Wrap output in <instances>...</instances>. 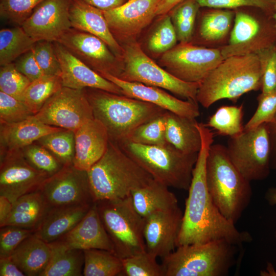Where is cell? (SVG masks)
Masks as SVG:
<instances>
[{
	"label": "cell",
	"mask_w": 276,
	"mask_h": 276,
	"mask_svg": "<svg viewBox=\"0 0 276 276\" xmlns=\"http://www.w3.org/2000/svg\"><path fill=\"white\" fill-rule=\"evenodd\" d=\"M197 127L201 135V147L193 170L176 247L218 240L241 246L251 242L252 236L248 232L238 230L235 224L221 213L212 200L206 186V165L214 142V133L203 123H200Z\"/></svg>",
	"instance_id": "obj_1"
},
{
	"label": "cell",
	"mask_w": 276,
	"mask_h": 276,
	"mask_svg": "<svg viewBox=\"0 0 276 276\" xmlns=\"http://www.w3.org/2000/svg\"><path fill=\"white\" fill-rule=\"evenodd\" d=\"M262 70L257 54L225 58L200 83L196 100L208 108L224 99L236 103L243 95L261 89Z\"/></svg>",
	"instance_id": "obj_2"
},
{
	"label": "cell",
	"mask_w": 276,
	"mask_h": 276,
	"mask_svg": "<svg viewBox=\"0 0 276 276\" xmlns=\"http://www.w3.org/2000/svg\"><path fill=\"white\" fill-rule=\"evenodd\" d=\"M87 172L94 202L125 198L153 179L110 141L103 155Z\"/></svg>",
	"instance_id": "obj_3"
},
{
	"label": "cell",
	"mask_w": 276,
	"mask_h": 276,
	"mask_svg": "<svg viewBox=\"0 0 276 276\" xmlns=\"http://www.w3.org/2000/svg\"><path fill=\"white\" fill-rule=\"evenodd\" d=\"M206 186L221 213L236 224L249 205L252 195L250 181L231 160L223 145L212 144L206 165Z\"/></svg>",
	"instance_id": "obj_4"
},
{
	"label": "cell",
	"mask_w": 276,
	"mask_h": 276,
	"mask_svg": "<svg viewBox=\"0 0 276 276\" xmlns=\"http://www.w3.org/2000/svg\"><path fill=\"white\" fill-rule=\"evenodd\" d=\"M94 117L106 127L109 141H124L140 125L167 111L149 102L95 88H84Z\"/></svg>",
	"instance_id": "obj_5"
},
{
	"label": "cell",
	"mask_w": 276,
	"mask_h": 276,
	"mask_svg": "<svg viewBox=\"0 0 276 276\" xmlns=\"http://www.w3.org/2000/svg\"><path fill=\"white\" fill-rule=\"evenodd\" d=\"M239 247L225 240L177 246L162 259L164 276H226Z\"/></svg>",
	"instance_id": "obj_6"
},
{
	"label": "cell",
	"mask_w": 276,
	"mask_h": 276,
	"mask_svg": "<svg viewBox=\"0 0 276 276\" xmlns=\"http://www.w3.org/2000/svg\"><path fill=\"white\" fill-rule=\"evenodd\" d=\"M118 145L154 179L168 187L188 190L198 153H185L168 143L146 145L124 141Z\"/></svg>",
	"instance_id": "obj_7"
},
{
	"label": "cell",
	"mask_w": 276,
	"mask_h": 276,
	"mask_svg": "<svg viewBox=\"0 0 276 276\" xmlns=\"http://www.w3.org/2000/svg\"><path fill=\"white\" fill-rule=\"evenodd\" d=\"M96 203L115 255L124 259L146 251L144 218L135 210L131 195Z\"/></svg>",
	"instance_id": "obj_8"
},
{
	"label": "cell",
	"mask_w": 276,
	"mask_h": 276,
	"mask_svg": "<svg viewBox=\"0 0 276 276\" xmlns=\"http://www.w3.org/2000/svg\"><path fill=\"white\" fill-rule=\"evenodd\" d=\"M235 18L228 43L219 48L224 58L256 54L276 42L273 14L262 9L244 7L234 9Z\"/></svg>",
	"instance_id": "obj_9"
},
{
	"label": "cell",
	"mask_w": 276,
	"mask_h": 276,
	"mask_svg": "<svg viewBox=\"0 0 276 276\" xmlns=\"http://www.w3.org/2000/svg\"><path fill=\"white\" fill-rule=\"evenodd\" d=\"M122 47L124 68L119 78L157 87L186 100L197 101L199 83L185 82L167 72L143 51L137 41Z\"/></svg>",
	"instance_id": "obj_10"
},
{
	"label": "cell",
	"mask_w": 276,
	"mask_h": 276,
	"mask_svg": "<svg viewBox=\"0 0 276 276\" xmlns=\"http://www.w3.org/2000/svg\"><path fill=\"white\" fill-rule=\"evenodd\" d=\"M228 155L241 174L249 181L265 179L270 172V145L266 123L229 137Z\"/></svg>",
	"instance_id": "obj_11"
},
{
	"label": "cell",
	"mask_w": 276,
	"mask_h": 276,
	"mask_svg": "<svg viewBox=\"0 0 276 276\" xmlns=\"http://www.w3.org/2000/svg\"><path fill=\"white\" fill-rule=\"evenodd\" d=\"M224 59L219 48L179 42L160 56L157 63L182 81L200 83Z\"/></svg>",
	"instance_id": "obj_12"
},
{
	"label": "cell",
	"mask_w": 276,
	"mask_h": 276,
	"mask_svg": "<svg viewBox=\"0 0 276 276\" xmlns=\"http://www.w3.org/2000/svg\"><path fill=\"white\" fill-rule=\"evenodd\" d=\"M33 117L45 124L74 132L95 118L84 89L63 86Z\"/></svg>",
	"instance_id": "obj_13"
},
{
	"label": "cell",
	"mask_w": 276,
	"mask_h": 276,
	"mask_svg": "<svg viewBox=\"0 0 276 276\" xmlns=\"http://www.w3.org/2000/svg\"><path fill=\"white\" fill-rule=\"evenodd\" d=\"M56 42L100 75L109 74L119 78L123 72V59L91 34L72 27Z\"/></svg>",
	"instance_id": "obj_14"
},
{
	"label": "cell",
	"mask_w": 276,
	"mask_h": 276,
	"mask_svg": "<svg viewBox=\"0 0 276 276\" xmlns=\"http://www.w3.org/2000/svg\"><path fill=\"white\" fill-rule=\"evenodd\" d=\"M38 191L49 209L94 203L87 171L73 165L63 166L48 177Z\"/></svg>",
	"instance_id": "obj_15"
},
{
	"label": "cell",
	"mask_w": 276,
	"mask_h": 276,
	"mask_svg": "<svg viewBox=\"0 0 276 276\" xmlns=\"http://www.w3.org/2000/svg\"><path fill=\"white\" fill-rule=\"evenodd\" d=\"M162 0H129L122 5L102 11L109 30L122 46L137 41L156 17Z\"/></svg>",
	"instance_id": "obj_16"
},
{
	"label": "cell",
	"mask_w": 276,
	"mask_h": 276,
	"mask_svg": "<svg viewBox=\"0 0 276 276\" xmlns=\"http://www.w3.org/2000/svg\"><path fill=\"white\" fill-rule=\"evenodd\" d=\"M49 177L28 163L21 149L0 153V195L12 203L24 195L38 191Z\"/></svg>",
	"instance_id": "obj_17"
},
{
	"label": "cell",
	"mask_w": 276,
	"mask_h": 276,
	"mask_svg": "<svg viewBox=\"0 0 276 276\" xmlns=\"http://www.w3.org/2000/svg\"><path fill=\"white\" fill-rule=\"evenodd\" d=\"M70 4V0H44L21 27L36 41H58L72 28Z\"/></svg>",
	"instance_id": "obj_18"
},
{
	"label": "cell",
	"mask_w": 276,
	"mask_h": 276,
	"mask_svg": "<svg viewBox=\"0 0 276 276\" xmlns=\"http://www.w3.org/2000/svg\"><path fill=\"white\" fill-rule=\"evenodd\" d=\"M183 213L179 206L154 213L144 218L146 251L156 258L167 256L176 248Z\"/></svg>",
	"instance_id": "obj_19"
},
{
	"label": "cell",
	"mask_w": 276,
	"mask_h": 276,
	"mask_svg": "<svg viewBox=\"0 0 276 276\" xmlns=\"http://www.w3.org/2000/svg\"><path fill=\"white\" fill-rule=\"evenodd\" d=\"M101 76L119 86L124 95L149 102L180 116L196 119L200 115L198 103L196 101L182 100L162 88L139 82L125 81L111 75Z\"/></svg>",
	"instance_id": "obj_20"
},
{
	"label": "cell",
	"mask_w": 276,
	"mask_h": 276,
	"mask_svg": "<svg viewBox=\"0 0 276 276\" xmlns=\"http://www.w3.org/2000/svg\"><path fill=\"white\" fill-rule=\"evenodd\" d=\"M53 43L61 66L63 87L76 89L95 88L124 95L119 86L91 70L58 42Z\"/></svg>",
	"instance_id": "obj_21"
},
{
	"label": "cell",
	"mask_w": 276,
	"mask_h": 276,
	"mask_svg": "<svg viewBox=\"0 0 276 276\" xmlns=\"http://www.w3.org/2000/svg\"><path fill=\"white\" fill-rule=\"evenodd\" d=\"M235 14L232 9L200 7L190 43L209 48L226 45Z\"/></svg>",
	"instance_id": "obj_22"
},
{
	"label": "cell",
	"mask_w": 276,
	"mask_h": 276,
	"mask_svg": "<svg viewBox=\"0 0 276 276\" xmlns=\"http://www.w3.org/2000/svg\"><path fill=\"white\" fill-rule=\"evenodd\" d=\"M109 141L105 126L95 118L75 131V151L73 165L87 171L105 152Z\"/></svg>",
	"instance_id": "obj_23"
},
{
	"label": "cell",
	"mask_w": 276,
	"mask_h": 276,
	"mask_svg": "<svg viewBox=\"0 0 276 276\" xmlns=\"http://www.w3.org/2000/svg\"><path fill=\"white\" fill-rule=\"evenodd\" d=\"M58 240L73 249H103L114 254L113 244L101 221L96 202L71 231Z\"/></svg>",
	"instance_id": "obj_24"
},
{
	"label": "cell",
	"mask_w": 276,
	"mask_h": 276,
	"mask_svg": "<svg viewBox=\"0 0 276 276\" xmlns=\"http://www.w3.org/2000/svg\"><path fill=\"white\" fill-rule=\"evenodd\" d=\"M69 16L72 28L99 37L123 59V48L111 33L102 10L85 0H70Z\"/></svg>",
	"instance_id": "obj_25"
},
{
	"label": "cell",
	"mask_w": 276,
	"mask_h": 276,
	"mask_svg": "<svg viewBox=\"0 0 276 276\" xmlns=\"http://www.w3.org/2000/svg\"><path fill=\"white\" fill-rule=\"evenodd\" d=\"M33 116L16 123H0V153L22 149L47 134L62 129L45 124Z\"/></svg>",
	"instance_id": "obj_26"
},
{
	"label": "cell",
	"mask_w": 276,
	"mask_h": 276,
	"mask_svg": "<svg viewBox=\"0 0 276 276\" xmlns=\"http://www.w3.org/2000/svg\"><path fill=\"white\" fill-rule=\"evenodd\" d=\"M92 204L50 209L34 233L47 243L57 240L81 221Z\"/></svg>",
	"instance_id": "obj_27"
},
{
	"label": "cell",
	"mask_w": 276,
	"mask_h": 276,
	"mask_svg": "<svg viewBox=\"0 0 276 276\" xmlns=\"http://www.w3.org/2000/svg\"><path fill=\"white\" fill-rule=\"evenodd\" d=\"M137 41L150 58L158 59L177 44L176 33L168 13L157 16Z\"/></svg>",
	"instance_id": "obj_28"
},
{
	"label": "cell",
	"mask_w": 276,
	"mask_h": 276,
	"mask_svg": "<svg viewBox=\"0 0 276 276\" xmlns=\"http://www.w3.org/2000/svg\"><path fill=\"white\" fill-rule=\"evenodd\" d=\"M50 257L49 243L34 233L25 239L10 256L27 276H40L46 268Z\"/></svg>",
	"instance_id": "obj_29"
},
{
	"label": "cell",
	"mask_w": 276,
	"mask_h": 276,
	"mask_svg": "<svg viewBox=\"0 0 276 276\" xmlns=\"http://www.w3.org/2000/svg\"><path fill=\"white\" fill-rule=\"evenodd\" d=\"M196 119L167 111L166 140L178 150L187 154L198 153L201 137Z\"/></svg>",
	"instance_id": "obj_30"
},
{
	"label": "cell",
	"mask_w": 276,
	"mask_h": 276,
	"mask_svg": "<svg viewBox=\"0 0 276 276\" xmlns=\"http://www.w3.org/2000/svg\"><path fill=\"white\" fill-rule=\"evenodd\" d=\"M168 188L153 179L147 185L132 191L130 195L135 210L145 218L179 206L175 195Z\"/></svg>",
	"instance_id": "obj_31"
},
{
	"label": "cell",
	"mask_w": 276,
	"mask_h": 276,
	"mask_svg": "<svg viewBox=\"0 0 276 276\" xmlns=\"http://www.w3.org/2000/svg\"><path fill=\"white\" fill-rule=\"evenodd\" d=\"M49 210L39 191L26 194L13 203L11 212L3 226H14L35 231Z\"/></svg>",
	"instance_id": "obj_32"
},
{
	"label": "cell",
	"mask_w": 276,
	"mask_h": 276,
	"mask_svg": "<svg viewBox=\"0 0 276 276\" xmlns=\"http://www.w3.org/2000/svg\"><path fill=\"white\" fill-rule=\"evenodd\" d=\"M51 257L40 276H79L83 275V250L71 248L60 240L49 243Z\"/></svg>",
	"instance_id": "obj_33"
},
{
	"label": "cell",
	"mask_w": 276,
	"mask_h": 276,
	"mask_svg": "<svg viewBox=\"0 0 276 276\" xmlns=\"http://www.w3.org/2000/svg\"><path fill=\"white\" fill-rule=\"evenodd\" d=\"M36 41L21 26L0 30V65L13 63L31 50Z\"/></svg>",
	"instance_id": "obj_34"
},
{
	"label": "cell",
	"mask_w": 276,
	"mask_h": 276,
	"mask_svg": "<svg viewBox=\"0 0 276 276\" xmlns=\"http://www.w3.org/2000/svg\"><path fill=\"white\" fill-rule=\"evenodd\" d=\"M84 276L121 275L122 259L108 250L91 249L83 250Z\"/></svg>",
	"instance_id": "obj_35"
},
{
	"label": "cell",
	"mask_w": 276,
	"mask_h": 276,
	"mask_svg": "<svg viewBox=\"0 0 276 276\" xmlns=\"http://www.w3.org/2000/svg\"><path fill=\"white\" fill-rule=\"evenodd\" d=\"M62 87L60 76L44 75L31 82L22 95L21 101L35 114Z\"/></svg>",
	"instance_id": "obj_36"
},
{
	"label": "cell",
	"mask_w": 276,
	"mask_h": 276,
	"mask_svg": "<svg viewBox=\"0 0 276 276\" xmlns=\"http://www.w3.org/2000/svg\"><path fill=\"white\" fill-rule=\"evenodd\" d=\"M243 106L224 105L217 109L205 125L220 135L233 137L244 130L243 125Z\"/></svg>",
	"instance_id": "obj_37"
},
{
	"label": "cell",
	"mask_w": 276,
	"mask_h": 276,
	"mask_svg": "<svg viewBox=\"0 0 276 276\" xmlns=\"http://www.w3.org/2000/svg\"><path fill=\"white\" fill-rule=\"evenodd\" d=\"M200 8L197 0H183L168 12L179 43L191 42Z\"/></svg>",
	"instance_id": "obj_38"
},
{
	"label": "cell",
	"mask_w": 276,
	"mask_h": 276,
	"mask_svg": "<svg viewBox=\"0 0 276 276\" xmlns=\"http://www.w3.org/2000/svg\"><path fill=\"white\" fill-rule=\"evenodd\" d=\"M36 142L51 152L63 166L73 165L75 151L73 131L62 129L41 137Z\"/></svg>",
	"instance_id": "obj_39"
},
{
	"label": "cell",
	"mask_w": 276,
	"mask_h": 276,
	"mask_svg": "<svg viewBox=\"0 0 276 276\" xmlns=\"http://www.w3.org/2000/svg\"><path fill=\"white\" fill-rule=\"evenodd\" d=\"M167 111L139 126L124 141L146 145L167 144L166 140Z\"/></svg>",
	"instance_id": "obj_40"
},
{
	"label": "cell",
	"mask_w": 276,
	"mask_h": 276,
	"mask_svg": "<svg viewBox=\"0 0 276 276\" xmlns=\"http://www.w3.org/2000/svg\"><path fill=\"white\" fill-rule=\"evenodd\" d=\"M156 259L147 251L122 259L121 275L164 276L162 266L157 263Z\"/></svg>",
	"instance_id": "obj_41"
},
{
	"label": "cell",
	"mask_w": 276,
	"mask_h": 276,
	"mask_svg": "<svg viewBox=\"0 0 276 276\" xmlns=\"http://www.w3.org/2000/svg\"><path fill=\"white\" fill-rule=\"evenodd\" d=\"M28 163L36 169L51 176L63 165L43 146L35 142L21 149Z\"/></svg>",
	"instance_id": "obj_42"
},
{
	"label": "cell",
	"mask_w": 276,
	"mask_h": 276,
	"mask_svg": "<svg viewBox=\"0 0 276 276\" xmlns=\"http://www.w3.org/2000/svg\"><path fill=\"white\" fill-rule=\"evenodd\" d=\"M31 83L20 73L14 63L1 66L0 91L21 101L22 95Z\"/></svg>",
	"instance_id": "obj_43"
},
{
	"label": "cell",
	"mask_w": 276,
	"mask_h": 276,
	"mask_svg": "<svg viewBox=\"0 0 276 276\" xmlns=\"http://www.w3.org/2000/svg\"><path fill=\"white\" fill-rule=\"evenodd\" d=\"M44 0H0L1 18L21 26Z\"/></svg>",
	"instance_id": "obj_44"
},
{
	"label": "cell",
	"mask_w": 276,
	"mask_h": 276,
	"mask_svg": "<svg viewBox=\"0 0 276 276\" xmlns=\"http://www.w3.org/2000/svg\"><path fill=\"white\" fill-rule=\"evenodd\" d=\"M34 114L21 100L0 91V123H13Z\"/></svg>",
	"instance_id": "obj_45"
},
{
	"label": "cell",
	"mask_w": 276,
	"mask_h": 276,
	"mask_svg": "<svg viewBox=\"0 0 276 276\" xmlns=\"http://www.w3.org/2000/svg\"><path fill=\"white\" fill-rule=\"evenodd\" d=\"M32 50L44 75L60 76L61 66L55 51L53 42L45 40L36 41Z\"/></svg>",
	"instance_id": "obj_46"
},
{
	"label": "cell",
	"mask_w": 276,
	"mask_h": 276,
	"mask_svg": "<svg viewBox=\"0 0 276 276\" xmlns=\"http://www.w3.org/2000/svg\"><path fill=\"white\" fill-rule=\"evenodd\" d=\"M257 108L244 126V130L255 128L270 122L276 113V88L267 93H262L257 97Z\"/></svg>",
	"instance_id": "obj_47"
},
{
	"label": "cell",
	"mask_w": 276,
	"mask_h": 276,
	"mask_svg": "<svg viewBox=\"0 0 276 276\" xmlns=\"http://www.w3.org/2000/svg\"><path fill=\"white\" fill-rule=\"evenodd\" d=\"M262 70L261 92L276 88V42L257 53Z\"/></svg>",
	"instance_id": "obj_48"
},
{
	"label": "cell",
	"mask_w": 276,
	"mask_h": 276,
	"mask_svg": "<svg viewBox=\"0 0 276 276\" xmlns=\"http://www.w3.org/2000/svg\"><path fill=\"white\" fill-rule=\"evenodd\" d=\"M34 233V230L14 226H4L0 229V258L10 257L18 246Z\"/></svg>",
	"instance_id": "obj_49"
},
{
	"label": "cell",
	"mask_w": 276,
	"mask_h": 276,
	"mask_svg": "<svg viewBox=\"0 0 276 276\" xmlns=\"http://www.w3.org/2000/svg\"><path fill=\"white\" fill-rule=\"evenodd\" d=\"M200 7L234 10L244 7L262 9L273 14L272 0H197Z\"/></svg>",
	"instance_id": "obj_50"
},
{
	"label": "cell",
	"mask_w": 276,
	"mask_h": 276,
	"mask_svg": "<svg viewBox=\"0 0 276 276\" xmlns=\"http://www.w3.org/2000/svg\"><path fill=\"white\" fill-rule=\"evenodd\" d=\"M13 63L16 68L31 82L44 75L35 58L32 49L22 55Z\"/></svg>",
	"instance_id": "obj_51"
},
{
	"label": "cell",
	"mask_w": 276,
	"mask_h": 276,
	"mask_svg": "<svg viewBox=\"0 0 276 276\" xmlns=\"http://www.w3.org/2000/svg\"><path fill=\"white\" fill-rule=\"evenodd\" d=\"M266 125L270 145V168L276 170V113Z\"/></svg>",
	"instance_id": "obj_52"
},
{
	"label": "cell",
	"mask_w": 276,
	"mask_h": 276,
	"mask_svg": "<svg viewBox=\"0 0 276 276\" xmlns=\"http://www.w3.org/2000/svg\"><path fill=\"white\" fill-rule=\"evenodd\" d=\"M1 276H24L25 273L10 257L0 258Z\"/></svg>",
	"instance_id": "obj_53"
},
{
	"label": "cell",
	"mask_w": 276,
	"mask_h": 276,
	"mask_svg": "<svg viewBox=\"0 0 276 276\" xmlns=\"http://www.w3.org/2000/svg\"><path fill=\"white\" fill-rule=\"evenodd\" d=\"M89 4L102 11L119 7L129 0H85Z\"/></svg>",
	"instance_id": "obj_54"
},
{
	"label": "cell",
	"mask_w": 276,
	"mask_h": 276,
	"mask_svg": "<svg viewBox=\"0 0 276 276\" xmlns=\"http://www.w3.org/2000/svg\"><path fill=\"white\" fill-rule=\"evenodd\" d=\"M13 203L6 197L0 195V227L4 226L9 216Z\"/></svg>",
	"instance_id": "obj_55"
},
{
	"label": "cell",
	"mask_w": 276,
	"mask_h": 276,
	"mask_svg": "<svg viewBox=\"0 0 276 276\" xmlns=\"http://www.w3.org/2000/svg\"><path fill=\"white\" fill-rule=\"evenodd\" d=\"M183 0H162L156 12V16L168 13L176 5Z\"/></svg>",
	"instance_id": "obj_56"
},
{
	"label": "cell",
	"mask_w": 276,
	"mask_h": 276,
	"mask_svg": "<svg viewBox=\"0 0 276 276\" xmlns=\"http://www.w3.org/2000/svg\"><path fill=\"white\" fill-rule=\"evenodd\" d=\"M264 197L270 205H276V187H270L266 191Z\"/></svg>",
	"instance_id": "obj_57"
},
{
	"label": "cell",
	"mask_w": 276,
	"mask_h": 276,
	"mask_svg": "<svg viewBox=\"0 0 276 276\" xmlns=\"http://www.w3.org/2000/svg\"><path fill=\"white\" fill-rule=\"evenodd\" d=\"M273 3L274 12L273 17L274 18L276 27V0H272Z\"/></svg>",
	"instance_id": "obj_58"
},
{
	"label": "cell",
	"mask_w": 276,
	"mask_h": 276,
	"mask_svg": "<svg viewBox=\"0 0 276 276\" xmlns=\"http://www.w3.org/2000/svg\"><path fill=\"white\" fill-rule=\"evenodd\" d=\"M274 236H275V238L276 239V231L275 232V233H274Z\"/></svg>",
	"instance_id": "obj_59"
}]
</instances>
